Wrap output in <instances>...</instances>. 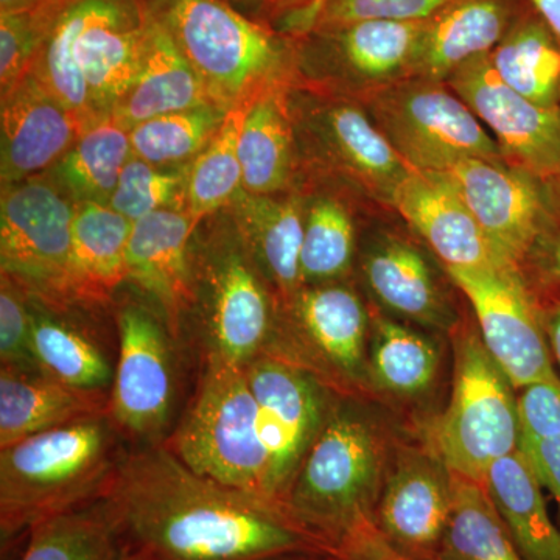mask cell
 <instances>
[{
    "label": "cell",
    "mask_w": 560,
    "mask_h": 560,
    "mask_svg": "<svg viewBox=\"0 0 560 560\" xmlns=\"http://www.w3.org/2000/svg\"><path fill=\"white\" fill-rule=\"evenodd\" d=\"M98 500L127 560L330 556L283 503L201 477L164 444L125 451Z\"/></svg>",
    "instance_id": "6da1fadb"
},
{
    "label": "cell",
    "mask_w": 560,
    "mask_h": 560,
    "mask_svg": "<svg viewBox=\"0 0 560 560\" xmlns=\"http://www.w3.org/2000/svg\"><path fill=\"white\" fill-rule=\"evenodd\" d=\"M150 20L145 0H68L31 75L88 124L113 116L138 80Z\"/></svg>",
    "instance_id": "7a4b0ae2"
},
{
    "label": "cell",
    "mask_w": 560,
    "mask_h": 560,
    "mask_svg": "<svg viewBox=\"0 0 560 560\" xmlns=\"http://www.w3.org/2000/svg\"><path fill=\"white\" fill-rule=\"evenodd\" d=\"M200 79L210 105L223 113L248 110L283 91L300 46L228 0H145Z\"/></svg>",
    "instance_id": "3957f363"
},
{
    "label": "cell",
    "mask_w": 560,
    "mask_h": 560,
    "mask_svg": "<svg viewBox=\"0 0 560 560\" xmlns=\"http://www.w3.org/2000/svg\"><path fill=\"white\" fill-rule=\"evenodd\" d=\"M120 440L109 412H101L0 448L3 544L101 499L124 455Z\"/></svg>",
    "instance_id": "277c9868"
},
{
    "label": "cell",
    "mask_w": 560,
    "mask_h": 560,
    "mask_svg": "<svg viewBox=\"0 0 560 560\" xmlns=\"http://www.w3.org/2000/svg\"><path fill=\"white\" fill-rule=\"evenodd\" d=\"M190 305L201 359L245 368L275 335L279 301L226 210L198 224L190 241Z\"/></svg>",
    "instance_id": "5b68a950"
},
{
    "label": "cell",
    "mask_w": 560,
    "mask_h": 560,
    "mask_svg": "<svg viewBox=\"0 0 560 560\" xmlns=\"http://www.w3.org/2000/svg\"><path fill=\"white\" fill-rule=\"evenodd\" d=\"M386 475V445L377 423L337 399L283 504L331 552L349 530L374 521Z\"/></svg>",
    "instance_id": "8992f818"
},
{
    "label": "cell",
    "mask_w": 560,
    "mask_h": 560,
    "mask_svg": "<svg viewBox=\"0 0 560 560\" xmlns=\"http://www.w3.org/2000/svg\"><path fill=\"white\" fill-rule=\"evenodd\" d=\"M162 444L195 474L267 497L268 453L243 368L201 359L194 397Z\"/></svg>",
    "instance_id": "52a82bcc"
},
{
    "label": "cell",
    "mask_w": 560,
    "mask_h": 560,
    "mask_svg": "<svg viewBox=\"0 0 560 560\" xmlns=\"http://www.w3.org/2000/svg\"><path fill=\"white\" fill-rule=\"evenodd\" d=\"M480 335L455 341L451 401L434 427V453L452 474L485 482L493 463L518 451L517 396Z\"/></svg>",
    "instance_id": "ba28073f"
},
{
    "label": "cell",
    "mask_w": 560,
    "mask_h": 560,
    "mask_svg": "<svg viewBox=\"0 0 560 560\" xmlns=\"http://www.w3.org/2000/svg\"><path fill=\"white\" fill-rule=\"evenodd\" d=\"M75 202L49 173L2 186L0 271L32 301L68 313Z\"/></svg>",
    "instance_id": "9c48e42d"
},
{
    "label": "cell",
    "mask_w": 560,
    "mask_h": 560,
    "mask_svg": "<svg viewBox=\"0 0 560 560\" xmlns=\"http://www.w3.org/2000/svg\"><path fill=\"white\" fill-rule=\"evenodd\" d=\"M441 81H401L374 95L372 116L415 171L445 172L466 160L503 161L474 110Z\"/></svg>",
    "instance_id": "30bf717a"
},
{
    "label": "cell",
    "mask_w": 560,
    "mask_h": 560,
    "mask_svg": "<svg viewBox=\"0 0 560 560\" xmlns=\"http://www.w3.org/2000/svg\"><path fill=\"white\" fill-rule=\"evenodd\" d=\"M366 308L355 291L338 283L302 287L279 307L278 324L264 355L311 371L331 389L368 381Z\"/></svg>",
    "instance_id": "8fae6325"
},
{
    "label": "cell",
    "mask_w": 560,
    "mask_h": 560,
    "mask_svg": "<svg viewBox=\"0 0 560 560\" xmlns=\"http://www.w3.org/2000/svg\"><path fill=\"white\" fill-rule=\"evenodd\" d=\"M119 360L109 390V416L120 436L136 445L162 444L176 404L178 342L160 316L142 304L117 313Z\"/></svg>",
    "instance_id": "7c38bea8"
},
{
    "label": "cell",
    "mask_w": 560,
    "mask_h": 560,
    "mask_svg": "<svg viewBox=\"0 0 560 560\" xmlns=\"http://www.w3.org/2000/svg\"><path fill=\"white\" fill-rule=\"evenodd\" d=\"M243 371L256 399L260 438L268 453L265 493L283 503L302 460L329 418L337 400L335 390L311 371L271 355L250 360Z\"/></svg>",
    "instance_id": "4fadbf2b"
},
{
    "label": "cell",
    "mask_w": 560,
    "mask_h": 560,
    "mask_svg": "<svg viewBox=\"0 0 560 560\" xmlns=\"http://www.w3.org/2000/svg\"><path fill=\"white\" fill-rule=\"evenodd\" d=\"M470 302L481 340L515 389L555 374L544 312L518 265L447 268Z\"/></svg>",
    "instance_id": "5bb4252c"
},
{
    "label": "cell",
    "mask_w": 560,
    "mask_h": 560,
    "mask_svg": "<svg viewBox=\"0 0 560 560\" xmlns=\"http://www.w3.org/2000/svg\"><path fill=\"white\" fill-rule=\"evenodd\" d=\"M452 91L495 136L512 167L529 173L560 202V106L528 101L497 75L489 55L447 79Z\"/></svg>",
    "instance_id": "9a60e30c"
},
{
    "label": "cell",
    "mask_w": 560,
    "mask_h": 560,
    "mask_svg": "<svg viewBox=\"0 0 560 560\" xmlns=\"http://www.w3.org/2000/svg\"><path fill=\"white\" fill-rule=\"evenodd\" d=\"M442 173L501 259L514 265L528 259L552 213L551 190L503 161L466 160Z\"/></svg>",
    "instance_id": "2e32d148"
},
{
    "label": "cell",
    "mask_w": 560,
    "mask_h": 560,
    "mask_svg": "<svg viewBox=\"0 0 560 560\" xmlns=\"http://www.w3.org/2000/svg\"><path fill=\"white\" fill-rule=\"evenodd\" d=\"M452 503V474L440 456L404 452L386 475L375 525L397 550L438 560Z\"/></svg>",
    "instance_id": "e0dca14e"
},
{
    "label": "cell",
    "mask_w": 560,
    "mask_h": 560,
    "mask_svg": "<svg viewBox=\"0 0 560 560\" xmlns=\"http://www.w3.org/2000/svg\"><path fill=\"white\" fill-rule=\"evenodd\" d=\"M198 224L186 210H160L135 221L128 241L127 282L149 301L179 348L187 340L190 241Z\"/></svg>",
    "instance_id": "ac0fdd59"
},
{
    "label": "cell",
    "mask_w": 560,
    "mask_h": 560,
    "mask_svg": "<svg viewBox=\"0 0 560 560\" xmlns=\"http://www.w3.org/2000/svg\"><path fill=\"white\" fill-rule=\"evenodd\" d=\"M90 127L35 77H25L0 94V183L9 186L49 172Z\"/></svg>",
    "instance_id": "d6986e66"
},
{
    "label": "cell",
    "mask_w": 560,
    "mask_h": 560,
    "mask_svg": "<svg viewBox=\"0 0 560 560\" xmlns=\"http://www.w3.org/2000/svg\"><path fill=\"white\" fill-rule=\"evenodd\" d=\"M302 110V130L320 160L390 205L412 168L377 124L349 102H324Z\"/></svg>",
    "instance_id": "ffe728a7"
},
{
    "label": "cell",
    "mask_w": 560,
    "mask_h": 560,
    "mask_svg": "<svg viewBox=\"0 0 560 560\" xmlns=\"http://www.w3.org/2000/svg\"><path fill=\"white\" fill-rule=\"evenodd\" d=\"M390 205L429 243L445 267L508 265L492 248L444 173L412 168L394 194Z\"/></svg>",
    "instance_id": "44dd1931"
},
{
    "label": "cell",
    "mask_w": 560,
    "mask_h": 560,
    "mask_svg": "<svg viewBox=\"0 0 560 560\" xmlns=\"http://www.w3.org/2000/svg\"><path fill=\"white\" fill-rule=\"evenodd\" d=\"M423 21H363L301 36L300 57L320 60L357 83H390L412 73Z\"/></svg>",
    "instance_id": "7402d4cb"
},
{
    "label": "cell",
    "mask_w": 560,
    "mask_h": 560,
    "mask_svg": "<svg viewBox=\"0 0 560 560\" xmlns=\"http://www.w3.org/2000/svg\"><path fill=\"white\" fill-rule=\"evenodd\" d=\"M512 0H448L423 21L412 75L444 81L467 62L489 55L522 13Z\"/></svg>",
    "instance_id": "603a6c76"
},
{
    "label": "cell",
    "mask_w": 560,
    "mask_h": 560,
    "mask_svg": "<svg viewBox=\"0 0 560 560\" xmlns=\"http://www.w3.org/2000/svg\"><path fill=\"white\" fill-rule=\"evenodd\" d=\"M278 296L289 304L301 283L305 212L293 194L256 195L242 190L224 209Z\"/></svg>",
    "instance_id": "cb8c5ba5"
},
{
    "label": "cell",
    "mask_w": 560,
    "mask_h": 560,
    "mask_svg": "<svg viewBox=\"0 0 560 560\" xmlns=\"http://www.w3.org/2000/svg\"><path fill=\"white\" fill-rule=\"evenodd\" d=\"M132 223L103 202L75 206L69 260L70 305L105 307L127 282V248Z\"/></svg>",
    "instance_id": "d4e9b609"
},
{
    "label": "cell",
    "mask_w": 560,
    "mask_h": 560,
    "mask_svg": "<svg viewBox=\"0 0 560 560\" xmlns=\"http://www.w3.org/2000/svg\"><path fill=\"white\" fill-rule=\"evenodd\" d=\"M109 412V394L70 388L44 371L0 370V448Z\"/></svg>",
    "instance_id": "484cf974"
},
{
    "label": "cell",
    "mask_w": 560,
    "mask_h": 560,
    "mask_svg": "<svg viewBox=\"0 0 560 560\" xmlns=\"http://www.w3.org/2000/svg\"><path fill=\"white\" fill-rule=\"evenodd\" d=\"M363 275L371 293L390 312L433 329L455 327V315L425 257L410 243L386 238L372 246L363 259Z\"/></svg>",
    "instance_id": "4316f807"
},
{
    "label": "cell",
    "mask_w": 560,
    "mask_h": 560,
    "mask_svg": "<svg viewBox=\"0 0 560 560\" xmlns=\"http://www.w3.org/2000/svg\"><path fill=\"white\" fill-rule=\"evenodd\" d=\"M206 105L210 103L197 73L171 35L151 14L149 39L138 80L113 116L130 130L140 121L162 114Z\"/></svg>",
    "instance_id": "83f0119b"
},
{
    "label": "cell",
    "mask_w": 560,
    "mask_h": 560,
    "mask_svg": "<svg viewBox=\"0 0 560 560\" xmlns=\"http://www.w3.org/2000/svg\"><path fill=\"white\" fill-rule=\"evenodd\" d=\"M485 485L522 559L560 560V529L525 455L515 451L493 463Z\"/></svg>",
    "instance_id": "f1b7e54d"
},
{
    "label": "cell",
    "mask_w": 560,
    "mask_h": 560,
    "mask_svg": "<svg viewBox=\"0 0 560 560\" xmlns=\"http://www.w3.org/2000/svg\"><path fill=\"white\" fill-rule=\"evenodd\" d=\"M489 61L523 97L547 108L560 106V38L529 3Z\"/></svg>",
    "instance_id": "f546056e"
},
{
    "label": "cell",
    "mask_w": 560,
    "mask_h": 560,
    "mask_svg": "<svg viewBox=\"0 0 560 560\" xmlns=\"http://www.w3.org/2000/svg\"><path fill=\"white\" fill-rule=\"evenodd\" d=\"M238 156L243 190L285 194L294 175V127L283 91L265 95L246 110Z\"/></svg>",
    "instance_id": "4dcf8cb0"
},
{
    "label": "cell",
    "mask_w": 560,
    "mask_h": 560,
    "mask_svg": "<svg viewBox=\"0 0 560 560\" xmlns=\"http://www.w3.org/2000/svg\"><path fill=\"white\" fill-rule=\"evenodd\" d=\"M32 341L40 370L70 388L109 394L114 371L102 346L65 312L31 300Z\"/></svg>",
    "instance_id": "1f68e13d"
},
{
    "label": "cell",
    "mask_w": 560,
    "mask_h": 560,
    "mask_svg": "<svg viewBox=\"0 0 560 560\" xmlns=\"http://www.w3.org/2000/svg\"><path fill=\"white\" fill-rule=\"evenodd\" d=\"M131 158L130 130L116 117L106 116L86 128L47 173L75 205H109Z\"/></svg>",
    "instance_id": "d6a6232c"
},
{
    "label": "cell",
    "mask_w": 560,
    "mask_h": 560,
    "mask_svg": "<svg viewBox=\"0 0 560 560\" xmlns=\"http://www.w3.org/2000/svg\"><path fill=\"white\" fill-rule=\"evenodd\" d=\"M452 489L451 518L438 560H523L485 482L452 474Z\"/></svg>",
    "instance_id": "836d02e7"
},
{
    "label": "cell",
    "mask_w": 560,
    "mask_h": 560,
    "mask_svg": "<svg viewBox=\"0 0 560 560\" xmlns=\"http://www.w3.org/2000/svg\"><path fill=\"white\" fill-rule=\"evenodd\" d=\"M440 370V349L425 335L394 320H372L368 381L383 393L415 397L433 385Z\"/></svg>",
    "instance_id": "e575fe53"
},
{
    "label": "cell",
    "mask_w": 560,
    "mask_h": 560,
    "mask_svg": "<svg viewBox=\"0 0 560 560\" xmlns=\"http://www.w3.org/2000/svg\"><path fill=\"white\" fill-rule=\"evenodd\" d=\"M21 560H127L101 500L33 526Z\"/></svg>",
    "instance_id": "d590c367"
},
{
    "label": "cell",
    "mask_w": 560,
    "mask_h": 560,
    "mask_svg": "<svg viewBox=\"0 0 560 560\" xmlns=\"http://www.w3.org/2000/svg\"><path fill=\"white\" fill-rule=\"evenodd\" d=\"M246 110H231L209 145L190 162L184 210L201 223L228 209L243 190L238 140Z\"/></svg>",
    "instance_id": "8d00e7d4"
},
{
    "label": "cell",
    "mask_w": 560,
    "mask_h": 560,
    "mask_svg": "<svg viewBox=\"0 0 560 560\" xmlns=\"http://www.w3.org/2000/svg\"><path fill=\"white\" fill-rule=\"evenodd\" d=\"M226 113L215 106H200L162 114L130 128L132 156L158 165L190 164L219 132Z\"/></svg>",
    "instance_id": "74e56055"
},
{
    "label": "cell",
    "mask_w": 560,
    "mask_h": 560,
    "mask_svg": "<svg viewBox=\"0 0 560 560\" xmlns=\"http://www.w3.org/2000/svg\"><path fill=\"white\" fill-rule=\"evenodd\" d=\"M353 257V223L348 210L334 198L313 201L305 212L301 249L302 287L341 279Z\"/></svg>",
    "instance_id": "f35d334b"
},
{
    "label": "cell",
    "mask_w": 560,
    "mask_h": 560,
    "mask_svg": "<svg viewBox=\"0 0 560 560\" xmlns=\"http://www.w3.org/2000/svg\"><path fill=\"white\" fill-rule=\"evenodd\" d=\"M448 0H315L308 9L283 24L287 35L330 31L363 21H427Z\"/></svg>",
    "instance_id": "ab89813d"
},
{
    "label": "cell",
    "mask_w": 560,
    "mask_h": 560,
    "mask_svg": "<svg viewBox=\"0 0 560 560\" xmlns=\"http://www.w3.org/2000/svg\"><path fill=\"white\" fill-rule=\"evenodd\" d=\"M189 165L158 167L132 156L110 197V208L131 223L160 210H184Z\"/></svg>",
    "instance_id": "60d3db41"
},
{
    "label": "cell",
    "mask_w": 560,
    "mask_h": 560,
    "mask_svg": "<svg viewBox=\"0 0 560 560\" xmlns=\"http://www.w3.org/2000/svg\"><path fill=\"white\" fill-rule=\"evenodd\" d=\"M66 3L68 0H46L32 10L0 14V94L31 75Z\"/></svg>",
    "instance_id": "b9f144b4"
},
{
    "label": "cell",
    "mask_w": 560,
    "mask_h": 560,
    "mask_svg": "<svg viewBox=\"0 0 560 560\" xmlns=\"http://www.w3.org/2000/svg\"><path fill=\"white\" fill-rule=\"evenodd\" d=\"M0 370L43 371L32 341L31 298L0 276Z\"/></svg>",
    "instance_id": "7bdbcfd3"
},
{
    "label": "cell",
    "mask_w": 560,
    "mask_h": 560,
    "mask_svg": "<svg viewBox=\"0 0 560 560\" xmlns=\"http://www.w3.org/2000/svg\"><path fill=\"white\" fill-rule=\"evenodd\" d=\"M521 440L560 436V378L552 374L521 389L517 397ZM518 440V441H521Z\"/></svg>",
    "instance_id": "ee69618b"
},
{
    "label": "cell",
    "mask_w": 560,
    "mask_h": 560,
    "mask_svg": "<svg viewBox=\"0 0 560 560\" xmlns=\"http://www.w3.org/2000/svg\"><path fill=\"white\" fill-rule=\"evenodd\" d=\"M331 560H436L419 559L397 550L386 540L375 521L361 523L331 547Z\"/></svg>",
    "instance_id": "f6af8a7d"
},
{
    "label": "cell",
    "mask_w": 560,
    "mask_h": 560,
    "mask_svg": "<svg viewBox=\"0 0 560 560\" xmlns=\"http://www.w3.org/2000/svg\"><path fill=\"white\" fill-rule=\"evenodd\" d=\"M518 451L525 455L541 488L550 490L560 510V436L550 440H521Z\"/></svg>",
    "instance_id": "bcb514c9"
},
{
    "label": "cell",
    "mask_w": 560,
    "mask_h": 560,
    "mask_svg": "<svg viewBox=\"0 0 560 560\" xmlns=\"http://www.w3.org/2000/svg\"><path fill=\"white\" fill-rule=\"evenodd\" d=\"M536 259L544 278L560 285V217L551 213L539 237L534 243L529 256Z\"/></svg>",
    "instance_id": "7dc6e473"
},
{
    "label": "cell",
    "mask_w": 560,
    "mask_h": 560,
    "mask_svg": "<svg viewBox=\"0 0 560 560\" xmlns=\"http://www.w3.org/2000/svg\"><path fill=\"white\" fill-rule=\"evenodd\" d=\"M228 2L254 20L268 25L272 21H280L283 27L285 22L308 9L315 0H228Z\"/></svg>",
    "instance_id": "c3c4849f"
},
{
    "label": "cell",
    "mask_w": 560,
    "mask_h": 560,
    "mask_svg": "<svg viewBox=\"0 0 560 560\" xmlns=\"http://www.w3.org/2000/svg\"><path fill=\"white\" fill-rule=\"evenodd\" d=\"M544 323L552 355L556 357L560 366V300L552 302L544 312Z\"/></svg>",
    "instance_id": "681fc988"
},
{
    "label": "cell",
    "mask_w": 560,
    "mask_h": 560,
    "mask_svg": "<svg viewBox=\"0 0 560 560\" xmlns=\"http://www.w3.org/2000/svg\"><path fill=\"white\" fill-rule=\"evenodd\" d=\"M528 3L560 38V0H528Z\"/></svg>",
    "instance_id": "f907efd6"
},
{
    "label": "cell",
    "mask_w": 560,
    "mask_h": 560,
    "mask_svg": "<svg viewBox=\"0 0 560 560\" xmlns=\"http://www.w3.org/2000/svg\"><path fill=\"white\" fill-rule=\"evenodd\" d=\"M46 0H0V14L35 9Z\"/></svg>",
    "instance_id": "816d5d0a"
},
{
    "label": "cell",
    "mask_w": 560,
    "mask_h": 560,
    "mask_svg": "<svg viewBox=\"0 0 560 560\" xmlns=\"http://www.w3.org/2000/svg\"><path fill=\"white\" fill-rule=\"evenodd\" d=\"M270 560H331L329 558H323V556H307V555H296V556H283V558H276Z\"/></svg>",
    "instance_id": "f5cc1de1"
}]
</instances>
